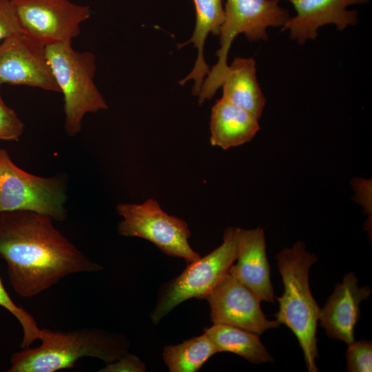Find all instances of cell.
I'll use <instances>...</instances> for the list:
<instances>
[{
  "label": "cell",
  "instance_id": "obj_12",
  "mask_svg": "<svg viewBox=\"0 0 372 372\" xmlns=\"http://www.w3.org/2000/svg\"><path fill=\"white\" fill-rule=\"evenodd\" d=\"M234 229L237 262L231 265L229 273L250 289L260 301L274 302L263 229L236 227Z\"/></svg>",
  "mask_w": 372,
  "mask_h": 372
},
{
  "label": "cell",
  "instance_id": "obj_18",
  "mask_svg": "<svg viewBox=\"0 0 372 372\" xmlns=\"http://www.w3.org/2000/svg\"><path fill=\"white\" fill-rule=\"evenodd\" d=\"M204 331L215 344L218 353H235L257 364L273 360L261 342L258 334L224 324H214Z\"/></svg>",
  "mask_w": 372,
  "mask_h": 372
},
{
  "label": "cell",
  "instance_id": "obj_7",
  "mask_svg": "<svg viewBox=\"0 0 372 372\" xmlns=\"http://www.w3.org/2000/svg\"><path fill=\"white\" fill-rule=\"evenodd\" d=\"M236 258L234 227L227 228L223 243L209 254L187 264L185 270L161 287L156 307L150 314L156 324L174 308L191 298L205 299Z\"/></svg>",
  "mask_w": 372,
  "mask_h": 372
},
{
  "label": "cell",
  "instance_id": "obj_14",
  "mask_svg": "<svg viewBox=\"0 0 372 372\" xmlns=\"http://www.w3.org/2000/svg\"><path fill=\"white\" fill-rule=\"evenodd\" d=\"M296 14L282 26L289 30L291 39L304 43L317 36L319 28L334 24L339 30L358 21V12L347 10L350 5L366 3L369 0H289Z\"/></svg>",
  "mask_w": 372,
  "mask_h": 372
},
{
  "label": "cell",
  "instance_id": "obj_5",
  "mask_svg": "<svg viewBox=\"0 0 372 372\" xmlns=\"http://www.w3.org/2000/svg\"><path fill=\"white\" fill-rule=\"evenodd\" d=\"M279 0H226L220 28L217 63L210 69L198 95L199 105L211 99L221 87L228 70L227 56L235 38L244 34L249 41L267 40L268 27L283 26L289 19Z\"/></svg>",
  "mask_w": 372,
  "mask_h": 372
},
{
  "label": "cell",
  "instance_id": "obj_17",
  "mask_svg": "<svg viewBox=\"0 0 372 372\" xmlns=\"http://www.w3.org/2000/svg\"><path fill=\"white\" fill-rule=\"evenodd\" d=\"M196 10V25L192 37L187 42L178 44V48L192 43L197 49V57L192 71L178 83L183 85L189 80L194 81L192 94L198 95L205 77L209 72V67L204 59V46L209 33L219 35L224 19L222 0H193Z\"/></svg>",
  "mask_w": 372,
  "mask_h": 372
},
{
  "label": "cell",
  "instance_id": "obj_19",
  "mask_svg": "<svg viewBox=\"0 0 372 372\" xmlns=\"http://www.w3.org/2000/svg\"><path fill=\"white\" fill-rule=\"evenodd\" d=\"M217 353L215 344L204 332L177 345L165 347L163 358L171 372H196Z\"/></svg>",
  "mask_w": 372,
  "mask_h": 372
},
{
  "label": "cell",
  "instance_id": "obj_4",
  "mask_svg": "<svg viewBox=\"0 0 372 372\" xmlns=\"http://www.w3.org/2000/svg\"><path fill=\"white\" fill-rule=\"evenodd\" d=\"M54 80L63 95L65 131L75 136L87 113L107 110L108 105L94 81L96 70L93 53L73 48L72 41L45 46Z\"/></svg>",
  "mask_w": 372,
  "mask_h": 372
},
{
  "label": "cell",
  "instance_id": "obj_3",
  "mask_svg": "<svg viewBox=\"0 0 372 372\" xmlns=\"http://www.w3.org/2000/svg\"><path fill=\"white\" fill-rule=\"evenodd\" d=\"M276 259L284 293L280 297H276L279 310L274 316L296 335L308 371L317 372L316 360L319 355L316 331L320 308L310 291L309 273L318 258L306 251L303 242L298 241L291 247L281 250Z\"/></svg>",
  "mask_w": 372,
  "mask_h": 372
},
{
  "label": "cell",
  "instance_id": "obj_16",
  "mask_svg": "<svg viewBox=\"0 0 372 372\" xmlns=\"http://www.w3.org/2000/svg\"><path fill=\"white\" fill-rule=\"evenodd\" d=\"M221 86L223 99L260 119L266 99L257 81L256 61L253 58L236 57L228 65Z\"/></svg>",
  "mask_w": 372,
  "mask_h": 372
},
{
  "label": "cell",
  "instance_id": "obj_9",
  "mask_svg": "<svg viewBox=\"0 0 372 372\" xmlns=\"http://www.w3.org/2000/svg\"><path fill=\"white\" fill-rule=\"evenodd\" d=\"M23 33L48 46L72 41L91 16L89 6L69 0H10Z\"/></svg>",
  "mask_w": 372,
  "mask_h": 372
},
{
  "label": "cell",
  "instance_id": "obj_22",
  "mask_svg": "<svg viewBox=\"0 0 372 372\" xmlns=\"http://www.w3.org/2000/svg\"><path fill=\"white\" fill-rule=\"evenodd\" d=\"M23 132L24 123L0 95V141H18Z\"/></svg>",
  "mask_w": 372,
  "mask_h": 372
},
{
  "label": "cell",
  "instance_id": "obj_2",
  "mask_svg": "<svg viewBox=\"0 0 372 372\" xmlns=\"http://www.w3.org/2000/svg\"><path fill=\"white\" fill-rule=\"evenodd\" d=\"M40 346L25 348L10 357L8 372H54L72 369L84 357L105 364L128 353L130 342L121 334L97 328L71 331L41 329Z\"/></svg>",
  "mask_w": 372,
  "mask_h": 372
},
{
  "label": "cell",
  "instance_id": "obj_23",
  "mask_svg": "<svg viewBox=\"0 0 372 372\" xmlns=\"http://www.w3.org/2000/svg\"><path fill=\"white\" fill-rule=\"evenodd\" d=\"M21 32L23 31L10 0H0V42Z\"/></svg>",
  "mask_w": 372,
  "mask_h": 372
},
{
  "label": "cell",
  "instance_id": "obj_15",
  "mask_svg": "<svg viewBox=\"0 0 372 372\" xmlns=\"http://www.w3.org/2000/svg\"><path fill=\"white\" fill-rule=\"evenodd\" d=\"M258 120L222 98L217 100L211 113V145L228 149L250 141L260 130Z\"/></svg>",
  "mask_w": 372,
  "mask_h": 372
},
{
  "label": "cell",
  "instance_id": "obj_10",
  "mask_svg": "<svg viewBox=\"0 0 372 372\" xmlns=\"http://www.w3.org/2000/svg\"><path fill=\"white\" fill-rule=\"evenodd\" d=\"M3 83L60 92L48 61L45 46L23 32L0 42V86Z\"/></svg>",
  "mask_w": 372,
  "mask_h": 372
},
{
  "label": "cell",
  "instance_id": "obj_8",
  "mask_svg": "<svg viewBox=\"0 0 372 372\" xmlns=\"http://www.w3.org/2000/svg\"><path fill=\"white\" fill-rule=\"evenodd\" d=\"M116 209L123 218L117 228L121 236L147 240L163 253L183 258L187 264L200 257L189 244L191 232L186 222L166 213L155 199L118 203Z\"/></svg>",
  "mask_w": 372,
  "mask_h": 372
},
{
  "label": "cell",
  "instance_id": "obj_24",
  "mask_svg": "<svg viewBox=\"0 0 372 372\" xmlns=\"http://www.w3.org/2000/svg\"><path fill=\"white\" fill-rule=\"evenodd\" d=\"M144 362L136 355L127 353L118 359L105 364L101 372H144Z\"/></svg>",
  "mask_w": 372,
  "mask_h": 372
},
{
  "label": "cell",
  "instance_id": "obj_1",
  "mask_svg": "<svg viewBox=\"0 0 372 372\" xmlns=\"http://www.w3.org/2000/svg\"><path fill=\"white\" fill-rule=\"evenodd\" d=\"M48 216L30 211L0 213V257L10 285L22 298H32L76 273L103 267L79 250Z\"/></svg>",
  "mask_w": 372,
  "mask_h": 372
},
{
  "label": "cell",
  "instance_id": "obj_6",
  "mask_svg": "<svg viewBox=\"0 0 372 372\" xmlns=\"http://www.w3.org/2000/svg\"><path fill=\"white\" fill-rule=\"evenodd\" d=\"M66 198L63 175L41 177L30 174L0 148V213L30 211L63 221Z\"/></svg>",
  "mask_w": 372,
  "mask_h": 372
},
{
  "label": "cell",
  "instance_id": "obj_21",
  "mask_svg": "<svg viewBox=\"0 0 372 372\" xmlns=\"http://www.w3.org/2000/svg\"><path fill=\"white\" fill-rule=\"evenodd\" d=\"M347 371L349 372H371L372 342L359 340L347 344Z\"/></svg>",
  "mask_w": 372,
  "mask_h": 372
},
{
  "label": "cell",
  "instance_id": "obj_20",
  "mask_svg": "<svg viewBox=\"0 0 372 372\" xmlns=\"http://www.w3.org/2000/svg\"><path fill=\"white\" fill-rule=\"evenodd\" d=\"M0 306L8 310L20 323L23 329L22 349L28 348L39 340L41 334L40 329L32 316L12 300L6 290L0 277Z\"/></svg>",
  "mask_w": 372,
  "mask_h": 372
},
{
  "label": "cell",
  "instance_id": "obj_13",
  "mask_svg": "<svg viewBox=\"0 0 372 372\" xmlns=\"http://www.w3.org/2000/svg\"><path fill=\"white\" fill-rule=\"evenodd\" d=\"M371 289L358 285L353 272L348 273L342 283H338L323 308L319 309L318 320L326 334L349 344L355 341L354 329L360 312V302L367 299Z\"/></svg>",
  "mask_w": 372,
  "mask_h": 372
},
{
  "label": "cell",
  "instance_id": "obj_11",
  "mask_svg": "<svg viewBox=\"0 0 372 372\" xmlns=\"http://www.w3.org/2000/svg\"><path fill=\"white\" fill-rule=\"evenodd\" d=\"M205 299L209 303L214 324L238 327L259 335L280 324L276 320H269L261 309L260 300L229 273Z\"/></svg>",
  "mask_w": 372,
  "mask_h": 372
}]
</instances>
